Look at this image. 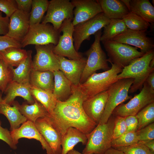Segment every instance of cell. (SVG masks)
I'll return each instance as SVG.
<instances>
[{
	"label": "cell",
	"mask_w": 154,
	"mask_h": 154,
	"mask_svg": "<svg viewBox=\"0 0 154 154\" xmlns=\"http://www.w3.org/2000/svg\"><path fill=\"white\" fill-rule=\"evenodd\" d=\"M60 32L49 23H42L30 27L29 30L21 42L22 48L30 44L35 45L58 44Z\"/></svg>",
	"instance_id": "obj_8"
},
{
	"label": "cell",
	"mask_w": 154,
	"mask_h": 154,
	"mask_svg": "<svg viewBox=\"0 0 154 154\" xmlns=\"http://www.w3.org/2000/svg\"><path fill=\"white\" fill-rule=\"evenodd\" d=\"M122 19L127 29L131 30L145 31L150 26L149 23L131 12H129Z\"/></svg>",
	"instance_id": "obj_34"
},
{
	"label": "cell",
	"mask_w": 154,
	"mask_h": 154,
	"mask_svg": "<svg viewBox=\"0 0 154 154\" xmlns=\"http://www.w3.org/2000/svg\"><path fill=\"white\" fill-rule=\"evenodd\" d=\"M32 52L31 50H28L27 58L16 68H12L13 81L20 83L30 84V76L32 70Z\"/></svg>",
	"instance_id": "obj_29"
},
{
	"label": "cell",
	"mask_w": 154,
	"mask_h": 154,
	"mask_svg": "<svg viewBox=\"0 0 154 154\" xmlns=\"http://www.w3.org/2000/svg\"></svg>",
	"instance_id": "obj_54"
},
{
	"label": "cell",
	"mask_w": 154,
	"mask_h": 154,
	"mask_svg": "<svg viewBox=\"0 0 154 154\" xmlns=\"http://www.w3.org/2000/svg\"><path fill=\"white\" fill-rule=\"evenodd\" d=\"M14 143L16 145L21 138L33 139L39 141L42 148L46 150L47 154H54L51 148L36 127L34 123L27 121L18 128L10 131Z\"/></svg>",
	"instance_id": "obj_19"
},
{
	"label": "cell",
	"mask_w": 154,
	"mask_h": 154,
	"mask_svg": "<svg viewBox=\"0 0 154 154\" xmlns=\"http://www.w3.org/2000/svg\"><path fill=\"white\" fill-rule=\"evenodd\" d=\"M145 82L150 87L154 90V71L151 72L149 75Z\"/></svg>",
	"instance_id": "obj_47"
},
{
	"label": "cell",
	"mask_w": 154,
	"mask_h": 154,
	"mask_svg": "<svg viewBox=\"0 0 154 154\" xmlns=\"http://www.w3.org/2000/svg\"><path fill=\"white\" fill-rule=\"evenodd\" d=\"M53 72L54 86L53 94L57 100L65 101L72 95V84L60 70Z\"/></svg>",
	"instance_id": "obj_24"
},
{
	"label": "cell",
	"mask_w": 154,
	"mask_h": 154,
	"mask_svg": "<svg viewBox=\"0 0 154 154\" xmlns=\"http://www.w3.org/2000/svg\"><path fill=\"white\" fill-rule=\"evenodd\" d=\"M145 32L127 29L112 40L139 48L140 51L145 54L153 50L154 47L153 40L148 37Z\"/></svg>",
	"instance_id": "obj_14"
},
{
	"label": "cell",
	"mask_w": 154,
	"mask_h": 154,
	"mask_svg": "<svg viewBox=\"0 0 154 154\" xmlns=\"http://www.w3.org/2000/svg\"><path fill=\"white\" fill-rule=\"evenodd\" d=\"M55 45L51 44L35 45L36 53L32 60V69L54 72L59 70V62L53 51Z\"/></svg>",
	"instance_id": "obj_13"
},
{
	"label": "cell",
	"mask_w": 154,
	"mask_h": 154,
	"mask_svg": "<svg viewBox=\"0 0 154 154\" xmlns=\"http://www.w3.org/2000/svg\"><path fill=\"white\" fill-rule=\"evenodd\" d=\"M30 14L18 9L9 17L7 36L21 42L29 29Z\"/></svg>",
	"instance_id": "obj_17"
},
{
	"label": "cell",
	"mask_w": 154,
	"mask_h": 154,
	"mask_svg": "<svg viewBox=\"0 0 154 154\" xmlns=\"http://www.w3.org/2000/svg\"><path fill=\"white\" fill-rule=\"evenodd\" d=\"M18 9L25 13H30L32 8L33 0H15Z\"/></svg>",
	"instance_id": "obj_45"
},
{
	"label": "cell",
	"mask_w": 154,
	"mask_h": 154,
	"mask_svg": "<svg viewBox=\"0 0 154 154\" xmlns=\"http://www.w3.org/2000/svg\"><path fill=\"white\" fill-rule=\"evenodd\" d=\"M35 102L30 105L25 102L21 105H20L18 102L17 103L18 108L21 114L27 121L34 123L38 118L47 116L49 115L41 104L35 99Z\"/></svg>",
	"instance_id": "obj_27"
},
{
	"label": "cell",
	"mask_w": 154,
	"mask_h": 154,
	"mask_svg": "<svg viewBox=\"0 0 154 154\" xmlns=\"http://www.w3.org/2000/svg\"><path fill=\"white\" fill-rule=\"evenodd\" d=\"M9 18L3 17L0 12V35H6L8 33L9 23Z\"/></svg>",
	"instance_id": "obj_46"
},
{
	"label": "cell",
	"mask_w": 154,
	"mask_h": 154,
	"mask_svg": "<svg viewBox=\"0 0 154 154\" xmlns=\"http://www.w3.org/2000/svg\"><path fill=\"white\" fill-rule=\"evenodd\" d=\"M49 1L47 0H33L30 14V27L40 23L47 11Z\"/></svg>",
	"instance_id": "obj_33"
},
{
	"label": "cell",
	"mask_w": 154,
	"mask_h": 154,
	"mask_svg": "<svg viewBox=\"0 0 154 154\" xmlns=\"http://www.w3.org/2000/svg\"><path fill=\"white\" fill-rule=\"evenodd\" d=\"M110 63L112 66L110 69L100 73L95 72L84 82L77 86L82 94L84 101L107 90L118 80L117 76L121 72L123 69Z\"/></svg>",
	"instance_id": "obj_3"
},
{
	"label": "cell",
	"mask_w": 154,
	"mask_h": 154,
	"mask_svg": "<svg viewBox=\"0 0 154 154\" xmlns=\"http://www.w3.org/2000/svg\"><path fill=\"white\" fill-rule=\"evenodd\" d=\"M127 29L122 19H110L109 23L104 27L100 41L102 42L112 40Z\"/></svg>",
	"instance_id": "obj_32"
},
{
	"label": "cell",
	"mask_w": 154,
	"mask_h": 154,
	"mask_svg": "<svg viewBox=\"0 0 154 154\" xmlns=\"http://www.w3.org/2000/svg\"><path fill=\"white\" fill-rule=\"evenodd\" d=\"M22 48L21 42L6 35H0V51L9 47Z\"/></svg>",
	"instance_id": "obj_42"
},
{
	"label": "cell",
	"mask_w": 154,
	"mask_h": 154,
	"mask_svg": "<svg viewBox=\"0 0 154 154\" xmlns=\"http://www.w3.org/2000/svg\"><path fill=\"white\" fill-rule=\"evenodd\" d=\"M154 58V52L152 50L133 59L117 75V80L126 78L133 79L129 93H133L141 90L149 75L154 71V68L150 66V62Z\"/></svg>",
	"instance_id": "obj_2"
},
{
	"label": "cell",
	"mask_w": 154,
	"mask_h": 154,
	"mask_svg": "<svg viewBox=\"0 0 154 154\" xmlns=\"http://www.w3.org/2000/svg\"><path fill=\"white\" fill-rule=\"evenodd\" d=\"M28 50L9 47L0 51V58L10 66L17 67L27 56Z\"/></svg>",
	"instance_id": "obj_30"
},
{
	"label": "cell",
	"mask_w": 154,
	"mask_h": 154,
	"mask_svg": "<svg viewBox=\"0 0 154 154\" xmlns=\"http://www.w3.org/2000/svg\"><path fill=\"white\" fill-rule=\"evenodd\" d=\"M149 154H154V152L150 151Z\"/></svg>",
	"instance_id": "obj_53"
},
{
	"label": "cell",
	"mask_w": 154,
	"mask_h": 154,
	"mask_svg": "<svg viewBox=\"0 0 154 154\" xmlns=\"http://www.w3.org/2000/svg\"><path fill=\"white\" fill-rule=\"evenodd\" d=\"M0 59V91L4 92L9 84L13 81L12 68Z\"/></svg>",
	"instance_id": "obj_36"
},
{
	"label": "cell",
	"mask_w": 154,
	"mask_h": 154,
	"mask_svg": "<svg viewBox=\"0 0 154 154\" xmlns=\"http://www.w3.org/2000/svg\"><path fill=\"white\" fill-rule=\"evenodd\" d=\"M74 8L69 0H51L49 1L46 13L42 23H50L55 29L59 30L65 20H72Z\"/></svg>",
	"instance_id": "obj_11"
},
{
	"label": "cell",
	"mask_w": 154,
	"mask_h": 154,
	"mask_svg": "<svg viewBox=\"0 0 154 154\" xmlns=\"http://www.w3.org/2000/svg\"><path fill=\"white\" fill-rule=\"evenodd\" d=\"M34 124L54 154H61L62 137L52 126L47 117L38 118Z\"/></svg>",
	"instance_id": "obj_16"
},
{
	"label": "cell",
	"mask_w": 154,
	"mask_h": 154,
	"mask_svg": "<svg viewBox=\"0 0 154 154\" xmlns=\"http://www.w3.org/2000/svg\"><path fill=\"white\" fill-rule=\"evenodd\" d=\"M102 12L110 19L123 18L129 13L125 4L119 0H98Z\"/></svg>",
	"instance_id": "obj_22"
},
{
	"label": "cell",
	"mask_w": 154,
	"mask_h": 154,
	"mask_svg": "<svg viewBox=\"0 0 154 154\" xmlns=\"http://www.w3.org/2000/svg\"><path fill=\"white\" fill-rule=\"evenodd\" d=\"M133 81L131 78L119 79L109 87L108 90V97L105 109L98 124L106 123L117 106L131 98L132 96H129L128 93Z\"/></svg>",
	"instance_id": "obj_6"
},
{
	"label": "cell",
	"mask_w": 154,
	"mask_h": 154,
	"mask_svg": "<svg viewBox=\"0 0 154 154\" xmlns=\"http://www.w3.org/2000/svg\"><path fill=\"white\" fill-rule=\"evenodd\" d=\"M3 101V98H2V94L1 91H0V102H2Z\"/></svg>",
	"instance_id": "obj_52"
},
{
	"label": "cell",
	"mask_w": 154,
	"mask_h": 154,
	"mask_svg": "<svg viewBox=\"0 0 154 154\" xmlns=\"http://www.w3.org/2000/svg\"><path fill=\"white\" fill-rule=\"evenodd\" d=\"M74 30L72 20L67 19L63 22L59 30L62 34L60 35L58 44L53 49L54 53L56 55L74 60H79L83 57L81 54L75 48L73 36Z\"/></svg>",
	"instance_id": "obj_12"
},
{
	"label": "cell",
	"mask_w": 154,
	"mask_h": 154,
	"mask_svg": "<svg viewBox=\"0 0 154 154\" xmlns=\"http://www.w3.org/2000/svg\"><path fill=\"white\" fill-rule=\"evenodd\" d=\"M139 141L154 139V123H152L136 131Z\"/></svg>",
	"instance_id": "obj_40"
},
{
	"label": "cell",
	"mask_w": 154,
	"mask_h": 154,
	"mask_svg": "<svg viewBox=\"0 0 154 154\" xmlns=\"http://www.w3.org/2000/svg\"><path fill=\"white\" fill-rule=\"evenodd\" d=\"M18 102L14 101L11 106L3 101L0 102V114L4 115L10 124V131H12L20 127L21 124L27 120L20 112L18 106Z\"/></svg>",
	"instance_id": "obj_25"
},
{
	"label": "cell",
	"mask_w": 154,
	"mask_h": 154,
	"mask_svg": "<svg viewBox=\"0 0 154 154\" xmlns=\"http://www.w3.org/2000/svg\"><path fill=\"white\" fill-rule=\"evenodd\" d=\"M138 141L136 132H126L117 138L112 139L111 147L113 148L127 147Z\"/></svg>",
	"instance_id": "obj_37"
},
{
	"label": "cell",
	"mask_w": 154,
	"mask_h": 154,
	"mask_svg": "<svg viewBox=\"0 0 154 154\" xmlns=\"http://www.w3.org/2000/svg\"><path fill=\"white\" fill-rule=\"evenodd\" d=\"M112 139L117 138L125 133L127 127L125 117L115 116Z\"/></svg>",
	"instance_id": "obj_39"
},
{
	"label": "cell",
	"mask_w": 154,
	"mask_h": 154,
	"mask_svg": "<svg viewBox=\"0 0 154 154\" xmlns=\"http://www.w3.org/2000/svg\"><path fill=\"white\" fill-rule=\"evenodd\" d=\"M57 56L59 62V70L72 84L78 85L86 64L87 58L83 57L79 60H74L67 59L63 56Z\"/></svg>",
	"instance_id": "obj_18"
},
{
	"label": "cell",
	"mask_w": 154,
	"mask_h": 154,
	"mask_svg": "<svg viewBox=\"0 0 154 154\" xmlns=\"http://www.w3.org/2000/svg\"><path fill=\"white\" fill-rule=\"evenodd\" d=\"M1 125V121L0 120V139L6 143L11 149H16L17 145L13 141L10 131L6 128L3 127Z\"/></svg>",
	"instance_id": "obj_43"
},
{
	"label": "cell",
	"mask_w": 154,
	"mask_h": 154,
	"mask_svg": "<svg viewBox=\"0 0 154 154\" xmlns=\"http://www.w3.org/2000/svg\"><path fill=\"white\" fill-rule=\"evenodd\" d=\"M139 141L144 145L150 151L154 152V139Z\"/></svg>",
	"instance_id": "obj_48"
},
{
	"label": "cell",
	"mask_w": 154,
	"mask_h": 154,
	"mask_svg": "<svg viewBox=\"0 0 154 154\" xmlns=\"http://www.w3.org/2000/svg\"><path fill=\"white\" fill-rule=\"evenodd\" d=\"M138 121L137 130L154 122V102L147 105L135 115Z\"/></svg>",
	"instance_id": "obj_35"
},
{
	"label": "cell",
	"mask_w": 154,
	"mask_h": 154,
	"mask_svg": "<svg viewBox=\"0 0 154 154\" xmlns=\"http://www.w3.org/2000/svg\"><path fill=\"white\" fill-rule=\"evenodd\" d=\"M154 102V90L145 81L139 93L135 95L125 104H121L114 110L115 116L125 117L135 116L146 106Z\"/></svg>",
	"instance_id": "obj_9"
},
{
	"label": "cell",
	"mask_w": 154,
	"mask_h": 154,
	"mask_svg": "<svg viewBox=\"0 0 154 154\" xmlns=\"http://www.w3.org/2000/svg\"><path fill=\"white\" fill-rule=\"evenodd\" d=\"M127 129L125 132H136L137 130L138 121L135 116L125 117Z\"/></svg>",
	"instance_id": "obj_44"
},
{
	"label": "cell",
	"mask_w": 154,
	"mask_h": 154,
	"mask_svg": "<svg viewBox=\"0 0 154 154\" xmlns=\"http://www.w3.org/2000/svg\"><path fill=\"white\" fill-rule=\"evenodd\" d=\"M29 83L31 86L53 93L54 86L53 72L32 69L30 74Z\"/></svg>",
	"instance_id": "obj_23"
},
{
	"label": "cell",
	"mask_w": 154,
	"mask_h": 154,
	"mask_svg": "<svg viewBox=\"0 0 154 154\" xmlns=\"http://www.w3.org/2000/svg\"><path fill=\"white\" fill-rule=\"evenodd\" d=\"M121 1L125 4L128 9L129 12L130 10V0H121Z\"/></svg>",
	"instance_id": "obj_51"
},
{
	"label": "cell",
	"mask_w": 154,
	"mask_h": 154,
	"mask_svg": "<svg viewBox=\"0 0 154 154\" xmlns=\"http://www.w3.org/2000/svg\"><path fill=\"white\" fill-rule=\"evenodd\" d=\"M104 154H124L121 151L111 147L108 149Z\"/></svg>",
	"instance_id": "obj_49"
},
{
	"label": "cell",
	"mask_w": 154,
	"mask_h": 154,
	"mask_svg": "<svg viewBox=\"0 0 154 154\" xmlns=\"http://www.w3.org/2000/svg\"><path fill=\"white\" fill-rule=\"evenodd\" d=\"M67 154H93V153H81L77 151L74 149H72L69 151Z\"/></svg>",
	"instance_id": "obj_50"
},
{
	"label": "cell",
	"mask_w": 154,
	"mask_h": 154,
	"mask_svg": "<svg viewBox=\"0 0 154 154\" xmlns=\"http://www.w3.org/2000/svg\"><path fill=\"white\" fill-rule=\"evenodd\" d=\"M108 97V90L83 101V109L88 116L97 124L104 112Z\"/></svg>",
	"instance_id": "obj_20"
},
{
	"label": "cell",
	"mask_w": 154,
	"mask_h": 154,
	"mask_svg": "<svg viewBox=\"0 0 154 154\" xmlns=\"http://www.w3.org/2000/svg\"><path fill=\"white\" fill-rule=\"evenodd\" d=\"M114 148L121 151L124 154H149L150 151L139 141L128 146Z\"/></svg>",
	"instance_id": "obj_38"
},
{
	"label": "cell",
	"mask_w": 154,
	"mask_h": 154,
	"mask_svg": "<svg viewBox=\"0 0 154 154\" xmlns=\"http://www.w3.org/2000/svg\"><path fill=\"white\" fill-rule=\"evenodd\" d=\"M17 6L15 0H0V11L10 17L17 10Z\"/></svg>",
	"instance_id": "obj_41"
},
{
	"label": "cell",
	"mask_w": 154,
	"mask_h": 154,
	"mask_svg": "<svg viewBox=\"0 0 154 154\" xmlns=\"http://www.w3.org/2000/svg\"><path fill=\"white\" fill-rule=\"evenodd\" d=\"M102 33L101 29L94 34V41L86 52L87 56L86 62L81 77L80 84L84 82L97 70L102 69L106 71L110 68L108 64L106 54L102 49L100 43Z\"/></svg>",
	"instance_id": "obj_5"
},
{
	"label": "cell",
	"mask_w": 154,
	"mask_h": 154,
	"mask_svg": "<svg viewBox=\"0 0 154 154\" xmlns=\"http://www.w3.org/2000/svg\"><path fill=\"white\" fill-rule=\"evenodd\" d=\"M31 92L33 98L44 106L49 115H52L57 100L53 93L31 86Z\"/></svg>",
	"instance_id": "obj_31"
},
{
	"label": "cell",
	"mask_w": 154,
	"mask_h": 154,
	"mask_svg": "<svg viewBox=\"0 0 154 154\" xmlns=\"http://www.w3.org/2000/svg\"><path fill=\"white\" fill-rule=\"evenodd\" d=\"M72 94L64 101L57 100L53 112L46 116L61 137L70 127L75 128L85 134L98 125L85 113L84 100L77 86L72 85Z\"/></svg>",
	"instance_id": "obj_1"
},
{
	"label": "cell",
	"mask_w": 154,
	"mask_h": 154,
	"mask_svg": "<svg viewBox=\"0 0 154 154\" xmlns=\"http://www.w3.org/2000/svg\"><path fill=\"white\" fill-rule=\"evenodd\" d=\"M87 141L86 135L76 129L70 127L62 137L61 154H67L78 143L86 145Z\"/></svg>",
	"instance_id": "obj_26"
},
{
	"label": "cell",
	"mask_w": 154,
	"mask_h": 154,
	"mask_svg": "<svg viewBox=\"0 0 154 154\" xmlns=\"http://www.w3.org/2000/svg\"><path fill=\"white\" fill-rule=\"evenodd\" d=\"M110 21V19L102 12L86 21L74 26L73 36L76 50L78 52L84 41L90 40L91 35H94L102 29Z\"/></svg>",
	"instance_id": "obj_10"
},
{
	"label": "cell",
	"mask_w": 154,
	"mask_h": 154,
	"mask_svg": "<svg viewBox=\"0 0 154 154\" xmlns=\"http://www.w3.org/2000/svg\"><path fill=\"white\" fill-rule=\"evenodd\" d=\"M129 12L137 14L149 23L154 22V7L149 0H130Z\"/></svg>",
	"instance_id": "obj_28"
},
{
	"label": "cell",
	"mask_w": 154,
	"mask_h": 154,
	"mask_svg": "<svg viewBox=\"0 0 154 154\" xmlns=\"http://www.w3.org/2000/svg\"><path fill=\"white\" fill-rule=\"evenodd\" d=\"M4 92L5 96L3 101L11 106L17 96L22 97L30 104L35 102L31 93L30 84L20 83L13 81L8 85Z\"/></svg>",
	"instance_id": "obj_21"
},
{
	"label": "cell",
	"mask_w": 154,
	"mask_h": 154,
	"mask_svg": "<svg viewBox=\"0 0 154 154\" xmlns=\"http://www.w3.org/2000/svg\"><path fill=\"white\" fill-rule=\"evenodd\" d=\"M115 117L112 115L106 123L98 124L90 133L86 134L87 141L82 153L104 154L112 147Z\"/></svg>",
	"instance_id": "obj_4"
},
{
	"label": "cell",
	"mask_w": 154,
	"mask_h": 154,
	"mask_svg": "<svg viewBox=\"0 0 154 154\" xmlns=\"http://www.w3.org/2000/svg\"><path fill=\"white\" fill-rule=\"evenodd\" d=\"M71 2L75 8L73 10L74 17L72 20L74 26L103 12L97 0H72Z\"/></svg>",
	"instance_id": "obj_15"
},
{
	"label": "cell",
	"mask_w": 154,
	"mask_h": 154,
	"mask_svg": "<svg viewBox=\"0 0 154 154\" xmlns=\"http://www.w3.org/2000/svg\"><path fill=\"white\" fill-rule=\"evenodd\" d=\"M102 42L109 57L108 62L122 69L133 59L144 54L137 47L113 40Z\"/></svg>",
	"instance_id": "obj_7"
}]
</instances>
